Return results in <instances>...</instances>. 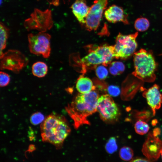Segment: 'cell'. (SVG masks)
I'll use <instances>...</instances> for the list:
<instances>
[{"instance_id": "11", "label": "cell", "mask_w": 162, "mask_h": 162, "mask_svg": "<svg viewBox=\"0 0 162 162\" xmlns=\"http://www.w3.org/2000/svg\"><path fill=\"white\" fill-rule=\"evenodd\" d=\"M159 86L155 84L148 89L143 87L140 88L143 91L142 95L151 108L153 116H155L156 110L159 109L162 104V94L160 92Z\"/></svg>"}, {"instance_id": "24", "label": "cell", "mask_w": 162, "mask_h": 162, "mask_svg": "<svg viewBox=\"0 0 162 162\" xmlns=\"http://www.w3.org/2000/svg\"><path fill=\"white\" fill-rule=\"evenodd\" d=\"M105 148L106 151L109 154H112L116 151L118 146L116 138L113 137L110 138L106 142Z\"/></svg>"}, {"instance_id": "23", "label": "cell", "mask_w": 162, "mask_h": 162, "mask_svg": "<svg viewBox=\"0 0 162 162\" xmlns=\"http://www.w3.org/2000/svg\"><path fill=\"white\" fill-rule=\"evenodd\" d=\"M120 158L125 161L131 160L134 156V152L133 150L128 146H124L122 147L119 152Z\"/></svg>"}, {"instance_id": "1", "label": "cell", "mask_w": 162, "mask_h": 162, "mask_svg": "<svg viewBox=\"0 0 162 162\" xmlns=\"http://www.w3.org/2000/svg\"><path fill=\"white\" fill-rule=\"evenodd\" d=\"M99 97L95 89L87 93H80L66 107L68 115L74 121L75 128H78L83 124H89L87 118L97 111Z\"/></svg>"}, {"instance_id": "13", "label": "cell", "mask_w": 162, "mask_h": 162, "mask_svg": "<svg viewBox=\"0 0 162 162\" xmlns=\"http://www.w3.org/2000/svg\"><path fill=\"white\" fill-rule=\"evenodd\" d=\"M89 52L94 51L101 56L103 61V65L106 66L110 64L113 59L115 58L113 46L106 44L101 46H89Z\"/></svg>"}, {"instance_id": "15", "label": "cell", "mask_w": 162, "mask_h": 162, "mask_svg": "<svg viewBox=\"0 0 162 162\" xmlns=\"http://www.w3.org/2000/svg\"><path fill=\"white\" fill-rule=\"evenodd\" d=\"M76 86L77 90L81 94L87 93L95 89L91 80L82 76L77 80Z\"/></svg>"}, {"instance_id": "21", "label": "cell", "mask_w": 162, "mask_h": 162, "mask_svg": "<svg viewBox=\"0 0 162 162\" xmlns=\"http://www.w3.org/2000/svg\"><path fill=\"white\" fill-rule=\"evenodd\" d=\"M125 67L122 62L114 61L110 63L109 70L111 74L117 75L121 74L124 70Z\"/></svg>"}, {"instance_id": "29", "label": "cell", "mask_w": 162, "mask_h": 162, "mask_svg": "<svg viewBox=\"0 0 162 162\" xmlns=\"http://www.w3.org/2000/svg\"><path fill=\"white\" fill-rule=\"evenodd\" d=\"M50 4L57 6L59 4V0H46Z\"/></svg>"}, {"instance_id": "4", "label": "cell", "mask_w": 162, "mask_h": 162, "mask_svg": "<svg viewBox=\"0 0 162 162\" xmlns=\"http://www.w3.org/2000/svg\"><path fill=\"white\" fill-rule=\"evenodd\" d=\"M138 35L137 32L128 35L118 34L113 46L115 58L125 60L134 54L137 46L136 38Z\"/></svg>"}, {"instance_id": "31", "label": "cell", "mask_w": 162, "mask_h": 162, "mask_svg": "<svg viewBox=\"0 0 162 162\" xmlns=\"http://www.w3.org/2000/svg\"><path fill=\"white\" fill-rule=\"evenodd\" d=\"M130 162H150L148 160L142 158H137L131 160Z\"/></svg>"}, {"instance_id": "19", "label": "cell", "mask_w": 162, "mask_h": 162, "mask_svg": "<svg viewBox=\"0 0 162 162\" xmlns=\"http://www.w3.org/2000/svg\"><path fill=\"white\" fill-rule=\"evenodd\" d=\"M133 117L137 121L148 122L153 116L152 113L148 110L138 111L134 110L132 112Z\"/></svg>"}, {"instance_id": "16", "label": "cell", "mask_w": 162, "mask_h": 162, "mask_svg": "<svg viewBox=\"0 0 162 162\" xmlns=\"http://www.w3.org/2000/svg\"><path fill=\"white\" fill-rule=\"evenodd\" d=\"M85 66L95 67L98 65L103 64V59L101 56L94 51H89V53L81 60Z\"/></svg>"}, {"instance_id": "27", "label": "cell", "mask_w": 162, "mask_h": 162, "mask_svg": "<svg viewBox=\"0 0 162 162\" xmlns=\"http://www.w3.org/2000/svg\"><path fill=\"white\" fill-rule=\"evenodd\" d=\"M10 77L7 73L2 71L0 72V86L4 87L7 86L9 83Z\"/></svg>"}, {"instance_id": "34", "label": "cell", "mask_w": 162, "mask_h": 162, "mask_svg": "<svg viewBox=\"0 0 162 162\" xmlns=\"http://www.w3.org/2000/svg\"><path fill=\"white\" fill-rule=\"evenodd\" d=\"M160 154L161 155V157H162V151H161V154Z\"/></svg>"}, {"instance_id": "5", "label": "cell", "mask_w": 162, "mask_h": 162, "mask_svg": "<svg viewBox=\"0 0 162 162\" xmlns=\"http://www.w3.org/2000/svg\"><path fill=\"white\" fill-rule=\"evenodd\" d=\"M0 59L1 70H8L15 74L19 73L28 62V59L23 54L15 50H8Z\"/></svg>"}, {"instance_id": "18", "label": "cell", "mask_w": 162, "mask_h": 162, "mask_svg": "<svg viewBox=\"0 0 162 162\" xmlns=\"http://www.w3.org/2000/svg\"><path fill=\"white\" fill-rule=\"evenodd\" d=\"M9 29L1 22L0 24V57L4 54L3 50L5 49L9 34Z\"/></svg>"}, {"instance_id": "17", "label": "cell", "mask_w": 162, "mask_h": 162, "mask_svg": "<svg viewBox=\"0 0 162 162\" xmlns=\"http://www.w3.org/2000/svg\"><path fill=\"white\" fill-rule=\"evenodd\" d=\"M48 67L44 62L40 61L33 64L32 67V72L35 76L39 78L43 77L47 74Z\"/></svg>"}, {"instance_id": "6", "label": "cell", "mask_w": 162, "mask_h": 162, "mask_svg": "<svg viewBox=\"0 0 162 162\" xmlns=\"http://www.w3.org/2000/svg\"><path fill=\"white\" fill-rule=\"evenodd\" d=\"M97 111L101 119L106 122H116L120 115L119 108L108 94H104L99 97L97 102Z\"/></svg>"}, {"instance_id": "32", "label": "cell", "mask_w": 162, "mask_h": 162, "mask_svg": "<svg viewBox=\"0 0 162 162\" xmlns=\"http://www.w3.org/2000/svg\"><path fill=\"white\" fill-rule=\"evenodd\" d=\"M158 123V121L156 119H154L152 121V124L153 126H155Z\"/></svg>"}, {"instance_id": "33", "label": "cell", "mask_w": 162, "mask_h": 162, "mask_svg": "<svg viewBox=\"0 0 162 162\" xmlns=\"http://www.w3.org/2000/svg\"><path fill=\"white\" fill-rule=\"evenodd\" d=\"M35 149V147L33 145H31L29 146V150L30 151H33Z\"/></svg>"}, {"instance_id": "2", "label": "cell", "mask_w": 162, "mask_h": 162, "mask_svg": "<svg viewBox=\"0 0 162 162\" xmlns=\"http://www.w3.org/2000/svg\"><path fill=\"white\" fill-rule=\"evenodd\" d=\"M43 142H47L59 148L70 131L65 118L56 113L47 116L40 126Z\"/></svg>"}, {"instance_id": "3", "label": "cell", "mask_w": 162, "mask_h": 162, "mask_svg": "<svg viewBox=\"0 0 162 162\" xmlns=\"http://www.w3.org/2000/svg\"><path fill=\"white\" fill-rule=\"evenodd\" d=\"M133 55L135 70L133 74L142 81L153 82L157 64L151 52L141 49Z\"/></svg>"}, {"instance_id": "26", "label": "cell", "mask_w": 162, "mask_h": 162, "mask_svg": "<svg viewBox=\"0 0 162 162\" xmlns=\"http://www.w3.org/2000/svg\"><path fill=\"white\" fill-rule=\"evenodd\" d=\"M104 65H99L96 69V75L98 78L100 80L106 79L108 76V72L107 69Z\"/></svg>"}, {"instance_id": "25", "label": "cell", "mask_w": 162, "mask_h": 162, "mask_svg": "<svg viewBox=\"0 0 162 162\" xmlns=\"http://www.w3.org/2000/svg\"><path fill=\"white\" fill-rule=\"evenodd\" d=\"M45 119L44 116L40 112L33 113L30 118V122L33 125H37L42 123Z\"/></svg>"}, {"instance_id": "22", "label": "cell", "mask_w": 162, "mask_h": 162, "mask_svg": "<svg viewBox=\"0 0 162 162\" xmlns=\"http://www.w3.org/2000/svg\"><path fill=\"white\" fill-rule=\"evenodd\" d=\"M135 130L138 134L143 135L148 131L149 127L146 122L142 121H137L135 123L134 126Z\"/></svg>"}, {"instance_id": "12", "label": "cell", "mask_w": 162, "mask_h": 162, "mask_svg": "<svg viewBox=\"0 0 162 162\" xmlns=\"http://www.w3.org/2000/svg\"><path fill=\"white\" fill-rule=\"evenodd\" d=\"M104 15L106 20L109 22H122L125 24H129L128 15L124 13L122 7L116 5H112L106 9Z\"/></svg>"}, {"instance_id": "7", "label": "cell", "mask_w": 162, "mask_h": 162, "mask_svg": "<svg viewBox=\"0 0 162 162\" xmlns=\"http://www.w3.org/2000/svg\"><path fill=\"white\" fill-rule=\"evenodd\" d=\"M53 24L51 11L49 9L43 11L35 9L31 17L24 22V27L28 31L36 29L44 32L51 29Z\"/></svg>"}, {"instance_id": "14", "label": "cell", "mask_w": 162, "mask_h": 162, "mask_svg": "<svg viewBox=\"0 0 162 162\" xmlns=\"http://www.w3.org/2000/svg\"><path fill=\"white\" fill-rule=\"evenodd\" d=\"M70 8L77 20L84 25L90 9L86 1L75 0Z\"/></svg>"}, {"instance_id": "9", "label": "cell", "mask_w": 162, "mask_h": 162, "mask_svg": "<svg viewBox=\"0 0 162 162\" xmlns=\"http://www.w3.org/2000/svg\"><path fill=\"white\" fill-rule=\"evenodd\" d=\"M108 0H96L90 7L84 24L89 31L96 30L99 27L103 13L106 9Z\"/></svg>"}, {"instance_id": "30", "label": "cell", "mask_w": 162, "mask_h": 162, "mask_svg": "<svg viewBox=\"0 0 162 162\" xmlns=\"http://www.w3.org/2000/svg\"><path fill=\"white\" fill-rule=\"evenodd\" d=\"M160 129L158 128H155L153 130L152 134L153 135L155 136H157L158 135H160Z\"/></svg>"}, {"instance_id": "28", "label": "cell", "mask_w": 162, "mask_h": 162, "mask_svg": "<svg viewBox=\"0 0 162 162\" xmlns=\"http://www.w3.org/2000/svg\"><path fill=\"white\" fill-rule=\"evenodd\" d=\"M107 92L110 96H117L120 94V90L118 87L114 85L109 86L107 89Z\"/></svg>"}, {"instance_id": "20", "label": "cell", "mask_w": 162, "mask_h": 162, "mask_svg": "<svg viewBox=\"0 0 162 162\" xmlns=\"http://www.w3.org/2000/svg\"><path fill=\"white\" fill-rule=\"evenodd\" d=\"M149 26L150 22L148 20L142 17L137 19L134 23L135 29L139 32H144L147 30Z\"/></svg>"}, {"instance_id": "8", "label": "cell", "mask_w": 162, "mask_h": 162, "mask_svg": "<svg viewBox=\"0 0 162 162\" xmlns=\"http://www.w3.org/2000/svg\"><path fill=\"white\" fill-rule=\"evenodd\" d=\"M50 35L40 32L36 34H28V39L30 52L37 55H42L45 58L49 57L51 52Z\"/></svg>"}, {"instance_id": "10", "label": "cell", "mask_w": 162, "mask_h": 162, "mask_svg": "<svg viewBox=\"0 0 162 162\" xmlns=\"http://www.w3.org/2000/svg\"><path fill=\"white\" fill-rule=\"evenodd\" d=\"M142 152L150 161H154L159 157L162 151V140L150 132L143 145Z\"/></svg>"}]
</instances>
